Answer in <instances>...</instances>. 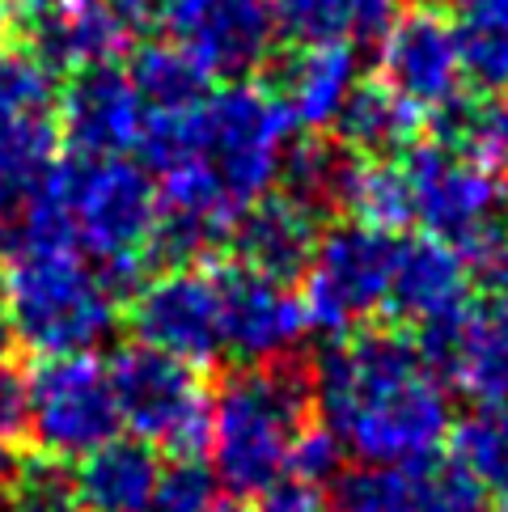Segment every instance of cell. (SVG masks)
<instances>
[{
    "mask_svg": "<svg viewBox=\"0 0 508 512\" xmlns=\"http://www.w3.org/2000/svg\"><path fill=\"white\" fill-rule=\"evenodd\" d=\"M136 149L157 170L153 254H204L280 178L288 115L254 85L221 89L183 111H149Z\"/></svg>",
    "mask_w": 508,
    "mask_h": 512,
    "instance_id": "1",
    "label": "cell"
},
{
    "mask_svg": "<svg viewBox=\"0 0 508 512\" xmlns=\"http://www.w3.org/2000/svg\"><path fill=\"white\" fill-rule=\"evenodd\" d=\"M322 428L369 466L428 462L449 436V398L420 347L398 335L339 339L318 360Z\"/></svg>",
    "mask_w": 508,
    "mask_h": 512,
    "instance_id": "2",
    "label": "cell"
},
{
    "mask_svg": "<svg viewBox=\"0 0 508 512\" xmlns=\"http://www.w3.org/2000/svg\"><path fill=\"white\" fill-rule=\"evenodd\" d=\"M17 233L56 237L102 263V280L123 288L153 254L157 187L123 157H77L51 166L39 191L26 199Z\"/></svg>",
    "mask_w": 508,
    "mask_h": 512,
    "instance_id": "3",
    "label": "cell"
},
{
    "mask_svg": "<svg viewBox=\"0 0 508 512\" xmlns=\"http://www.w3.org/2000/svg\"><path fill=\"white\" fill-rule=\"evenodd\" d=\"M0 297L13 339L39 356L89 352L115 326L111 284L77 246L56 237H13L0 271Z\"/></svg>",
    "mask_w": 508,
    "mask_h": 512,
    "instance_id": "4",
    "label": "cell"
},
{
    "mask_svg": "<svg viewBox=\"0 0 508 512\" xmlns=\"http://www.w3.org/2000/svg\"><path fill=\"white\" fill-rule=\"evenodd\" d=\"M310 386L293 364L233 373L212 398L208 449L212 474L233 496H263L288 474V453L305 428Z\"/></svg>",
    "mask_w": 508,
    "mask_h": 512,
    "instance_id": "5",
    "label": "cell"
},
{
    "mask_svg": "<svg viewBox=\"0 0 508 512\" xmlns=\"http://www.w3.org/2000/svg\"><path fill=\"white\" fill-rule=\"evenodd\" d=\"M119 402V424H127L144 445L174 457H195L208 445L212 398L191 364L174 360L157 347H123L106 364Z\"/></svg>",
    "mask_w": 508,
    "mask_h": 512,
    "instance_id": "6",
    "label": "cell"
},
{
    "mask_svg": "<svg viewBox=\"0 0 508 512\" xmlns=\"http://www.w3.org/2000/svg\"><path fill=\"white\" fill-rule=\"evenodd\" d=\"M394 246L386 229H369L360 221H348L318 237V246L305 263V288H301V309L314 331H326L343 339L360 326L369 314L386 309V288H390V267H394Z\"/></svg>",
    "mask_w": 508,
    "mask_h": 512,
    "instance_id": "7",
    "label": "cell"
},
{
    "mask_svg": "<svg viewBox=\"0 0 508 512\" xmlns=\"http://www.w3.org/2000/svg\"><path fill=\"white\" fill-rule=\"evenodd\" d=\"M26 428L47 457H85L119 432V402L106 364L89 352L43 356L26 377Z\"/></svg>",
    "mask_w": 508,
    "mask_h": 512,
    "instance_id": "8",
    "label": "cell"
},
{
    "mask_svg": "<svg viewBox=\"0 0 508 512\" xmlns=\"http://www.w3.org/2000/svg\"><path fill=\"white\" fill-rule=\"evenodd\" d=\"M403 178L411 195V216L449 246H462L475 233L500 225V212L508 204V187L500 174L475 153L445 140L415 149L403 166Z\"/></svg>",
    "mask_w": 508,
    "mask_h": 512,
    "instance_id": "9",
    "label": "cell"
},
{
    "mask_svg": "<svg viewBox=\"0 0 508 512\" xmlns=\"http://www.w3.org/2000/svg\"><path fill=\"white\" fill-rule=\"evenodd\" d=\"M13 26L39 64L85 72L111 64L149 26V0H17Z\"/></svg>",
    "mask_w": 508,
    "mask_h": 512,
    "instance_id": "10",
    "label": "cell"
},
{
    "mask_svg": "<svg viewBox=\"0 0 508 512\" xmlns=\"http://www.w3.org/2000/svg\"><path fill=\"white\" fill-rule=\"evenodd\" d=\"M420 356L475 407L508 402V292L462 301L453 314L420 326Z\"/></svg>",
    "mask_w": 508,
    "mask_h": 512,
    "instance_id": "11",
    "label": "cell"
},
{
    "mask_svg": "<svg viewBox=\"0 0 508 512\" xmlns=\"http://www.w3.org/2000/svg\"><path fill=\"white\" fill-rule=\"evenodd\" d=\"M170 43L191 51L208 77H246L271 56V0H149Z\"/></svg>",
    "mask_w": 508,
    "mask_h": 512,
    "instance_id": "12",
    "label": "cell"
},
{
    "mask_svg": "<svg viewBox=\"0 0 508 512\" xmlns=\"http://www.w3.org/2000/svg\"><path fill=\"white\" fill-rule=\"evenodd\" d=\"M132 331L136 343L157 347V352L183 360L191 369L212 364L225 352L216 276L191 267H170L153 276L132 301Z\"/></svg>",
    "mask_w": 508,
    "mask_h": 512,
    "instance_id": "13",
    "label": "cell"
},
{
    "mask_svg": "<svg viewBox=\"0 0 508 512\" xmlns=\"http://www.w3.org/2000/svg\"><path fill=\"white\" fill-rule=\"evenodd\" d=\"M381 77L420 111H449L462 102L458 26L437 9H407L381 30Z\"/></svg>",
    "mask_w": 508,
    "mask_h": 512,
    "instance_id": "14",
    "label": "cell"
},
{
    "mask_svg": "<svg viewBox=\"0 0 508 512\" xmlns=\"http://www.w3.org/2000/svg\"><path fill=\"white\" fill-rule=\"evenodd\" d=\"M216 297H221V339L225 352L238 360L263 364L284 352H293L301 335L310 331L301 297L284 288V280H271L246 263L225 267L216 276Z\"/></svg>",
    "mask_w": 508,
    "mask_h": 512,
    "instance_id": "15",
    "label": "cell"
},
{
    "mask_svg": "<svg viewBox=\"0 0 508 512\" xmlns=\"http://www.w3.org/2000/svg\"><path fill=\"white\" fill-rule=\"evenodd\" d=\"M339 512H483V491L458 466H365L335 487Z\"/></svg>",
    "mask_w": 508,
    "mask_h": 512,
    "instance_id": "16",
    "label": "cell"
},
{
    "mask_svg": "<svg viewBox=\"0 0 508 512\" xmlns=\"http://www.w3.org/2000/svg\"><path fill=\"white\" fill-rule=\"evenodd\" d=\"M149 106L119 68H85L64 94V136L77 157H123L140 144Z\"/></svg>",
    "mask_w": 508,
    "mask_h": 512,
    "instance_id": "17",
    "label": "cell"
},
{
    "mask_svg": "<svg viewBox=\"0 0 508 512\" xmlns=\"http://www.w3.org/2000/svg\"><path fill=\"white\" fill-rule=\"evenodd\" d=\"M466 263L458 246L441 242V237H411V242L394 246L386 309L415 326H428L445 314H453L466 301Z\"/></svg>",
    "mask_w": 508,
    "mask_h": 512,
    "instance_id": "18",
    "label": "cell"
},
{
    "mask_svg": "<svg viewBox=\"0 0 508 512\" xmlns=\"http://www.w3.org/2000/svg\"><path fill=\"white\" fill-rule=\"evenodd\" d=\"M318 212L297 195H259L238 216V250L242 263L271 280H293L305 271L318 246Z\"/></svg>",
    "mask_w": 508,
    "mask_h": 512,
    "instance_id": "19",
    "label": "cell"
},
{
    "mask_svg": "<svg viewBox=\"0 0 508 512\" xmlns=\"http://www.w3.org/2000/svg\"><path fill=\"white\" fill-rule=\"evenodd\" d=\"M356 89V51L348 43H301L280 68V106L288 123L331 127Z\"/></svg>",
    "mask_w": 508,
    "mask_h": 512,
    "instance_id": "20",
    "label": "cell"
},
{
    "mask_svg": "<svg viewBox=\"0 0 508 512\" xmlns=\"http://www.w3.org/2000/svg\"><path fill=\"white\" fill-rule=\"evenodd\" d=\"M157 453L140 436H111L81 457L72 474V496L81 512H144L157 487Z\"/></svg>",
    "mask_w": 508,
    "mask_h": 512,
    "instance_id": "21",
    "label": "cell"
},
{
    "mask_svg": "<svg viewBox=\"0 0 508 512\" xmlns=\"http://www.w3.org/2000/svg\"><path fill=\"white\" fill-rule=\"evenodd\" d=\"M339 140L360 157H394L407 153L420 136V106H411L386 81H365L348 94L335 119Z\"/></svg>",
    "mask_w": 508,
    "mask_h": 512,
    "instance_id": "22",
    "label": "cell"
},
{
    "mask_svg": "<svg viewBox=\"0 0 508 512\" xmlns=\"http://www.w3.org/2000/svg\"><path fill=\"white\" fill-rule=\"evenodd\" d=\"M403 0H271V22L293 43L381 39Z\"/></svg>",
    "mask_w": 508,
    "mask_h": 512,
    "instance_id": "23",
    "label": "cell"
},
{
    "mask_svg": "<svg viewBox=\"0 0 508 512\" xmlns=\"http://www.w3.org/2000/svg\"><path fill=\"white\" fill-rule=\"evenodd\" d=\"M56 166V132L47 111H0V216L26 208Z\"/></svg>",
    "mask_w": 508,
    "mask_h": 512,
    "instance_id": "24",
    "label": "cell"
},
{
    "mask_svg": "<svg viewBox=\"0 0 508 512\" xmlns=\"http://www.w3.org/2000/svg\"><path fill=\"white\" fill-rule=\"evenodd\" d=\"M335 199L348 208L352 221L369 229H398L411 221L403 166H394L386 157H360L352 166H343L335 182Z\"/></svg>",
    "mask_w": 508,
    "mask_h": 512,
    "instance_id": "25",
    "label": "cell"
},
{
    "mask_svg": "<svg viewBox=\"0 0 508 512\" xmlns=\"http://www.w3.org/2000/svg\"><path fill=\"white\" fill-rule=\"evenodd\" d=\"M453 466H458L483 496L508 504V402L475 407L453 428Z\"/></svg>",
    "mask_w": 508,
    "mask_h": 512,
    "instance_id": "26",
    "label": "cell"
},
{
    "mask_svg": "<svg viewBox=\"0 0 508 512\" xmlns=\"http://www.w3.org/2000/svg\"><path fill=\"white\" fill-rule=\"evenodd\" d=\"M462 72L479 89H508V0H458Z\"/></svg>",
    "mask_w": 508,
    "mask_h": 512,
    "instance_id": "27",
    "label": "cell"
},
{
    "mask_svg": "<svg viewBox=\"0 0 508 512\" xmlns=\"http://www.w3.org/2000/svg\"><path fill=\"white\" fill-rule=\"evenodd\" d=\"M127 77H132L144 106H153V111H183V106L204 98L208 85V72L178 43H144L132 56Z\"/></svg>",
    "mask_w": 508,
    "mask_h": 512,
    "instance_id": "28",
    "label": "cell"
},
{
    "mask_svg": "<svg viewBox=\"0 0 508 512\" xmlns=\"http://www.w3.org/2000/svg\"><path fill=\"white\" fill-rule=\"evenodd\" d=\"M445 115V144L475 153L487 166H508V89L483 106H449Z\"/></svg>",
    "mask_w": 508,
    "mask_h": 512,
    "instance_id": "29",
    "label": "cell"
},
{
    "mask_svg": "<svg viewBox=\"0 0 508 512\" xmlns=\"http://www.w3.org/2000/svg\"><path fill=\"white\" fill-rule=\"evenodd\" d=\"M343 161L326 140H301V144H288L284 161H280V178H284V191L305 199L314 208H326V199H335V182H339Z\"/></svg>",
    "mask_w": 508,
    "mask_h": 512,
    "instance_id": "30",
    "label": "cell"
},
{
    "mask_svg": "<svg viewBox=\"0 0 508 512\" xmlns=\"http://www.w3.org/2000/svg\"><path fill=\"white\" fill-rule=\"evenodd\" d=\"M216 474L195 457H178L170 470L157 474V487L144 512H208L216 500Z\"/></svg>",
    "mask_w": 508,
    "mask_h": 512,
    "instance_id": "31",
    "label": "cell"
},
{
    "mask_svg": "<svg viewBox=\"0 0 508 512\" xmlns=\"http://www.w3.org/2000/svg\"><path fill=\"white\" fill-rule=\"evenodd\" d=\"M13 512H81L72 496V479L51 462H34L13 474Z\"/></svg>",
    "mask_w": 508,
    "mask_h": 512,
    "instance_id": "32",
    "label": "cell"
},
{
    "mask_svg": "<svg viewBox=\"0 0 508 512\" xmlns=\"http://www.w3.org/2000/svg\"><path fill=\"white\" fill-rule=\"evenodd\" d=\"M458 254L470 280H479L487 292H508V229L504 225L475 233L470 242L458 246Z\"/></svg>",
    "mask_w": 508,
    "mask_h": 512,
    "instance_id": "33",
    "label": "cell"
},
{
    "mask_svg": "<svg viewBox=\"0 0 508 512\" xmlns=\"http://www.w3.org/2000/svg\"><path fill=\"white\" fill-rule=\"evenodd\" d=\"M343 462V445L335 441L326 428H301V436L293 441V453H288V474L297 483L314 487V483H326L331 474L339 470Z\"/></svg>",
    "mask_w": 508,
    "mask_h": 512,
    "instance_id": "34",
    "label": "cell"
},
{
    "mask_svg": "<svg viewBox=\"0 0 508 512\" xmlns=\"http://www.w3.org/2000/svg\"><path fill=\"white\" fill-rule=\"evenodd\" d=\"M26 428V377L0 360V441Z\"/></svg>",
    "mask_w": 508,
    "mask_h": 512,
    "instance_id": "35",
    "label": "cell"
},
{
    "mask_svg": "<svg viewBox=\"0 0 508 512\" xmlns=\"http://www.w3.org/2000/svg\"><path fill=\"white\" fill-rule=\"evenodd\" d=\"M259 512H326V504L314 496V487L293 483V487H271V491H263V508Z\"/></svg>",
    "mask_w": 508,
    "mask_h": 512,
    "instance_id": "36",
    "label": "cell"
},
{
    "mask_svg": "<svg viewBox=\"0 0 508 512\" xmlns=\"http://www.w3.org/2000/svg\"><path fill=\"white\" fill-rule=\"evenodd\" d=\"M13 474H17V466H13V453L5 449V441H0V496H5V491H9Z\"/></svg>",
    "mask_w": 508,
    "mask_h": 512,
    "instance_id": "37",
    "label": "cell"
},
{
    "mask_svg": "<svg viewBox=\"0 0 508 512\" xmlns=\"http://www.w3.org/2000/svg\"><path fill=\"white\" fill-rule=\"evenodd\" d=\"M9 343H13V331H9V318H5V309H0V360H5Z\"/></svg>",
    "mask_w": 508,
    "mask_h": 512,
    "instance_id": "38",
    "label": "cell"
},
{
    "mask_svg": "<svg viewBox=\"0 0 508 512\" xmlns=\"http://www.w3.org/2000/svg\"><path fill=\"white\" fill-rule=\"evenodd\" d=\"M13 9H17V0H0V26L13 22Z\"/></svg>",
    "mask_w": 508,
    "mask_h": 512,
    "instance_id": "39",
    "label": "cell"
},
{
    "mask_svg": "<svg viewBox=\"0 0 508 512\" xmlns=\"http://www.w3.org/2000/svg\"><path fill=\"white\" fill-rule=\"evenodd\" d=\"M208 512H246V508L242 504H212Z\"/></svg>",
    "mask_w": 508,
    "mask_h": 512,
    "instance_id": "40",
    "label": "cell"
},
{
    "mask_svg": "<svg viewBox=\"0 0 508 512\" xmlns=\"http://www.w3.org/2000/svg\"><path fill=\"white\" fill-rule=\"evenodd\" d=\"M441 5H458V0H441Z\"/></svg>",
    "mask_w": 508,
    "mask_h": 512,
    "instance_id": "41",
    "label": "cell"
},
{
    "mask_svg": "<svg viewBox=\"0 0 508 512\" xmlns=\"http://www.w3.org/2000/svg\"><path fill=\"white\" fill-rule=\"evenodd\" d=\"M500 512H508V504H504V508H500Z\"/></svg>",
    "mask_w": 508,
    "mask_h": 512,
    "instance_id": "42",
    "label": "cell"
}]
</instances>
